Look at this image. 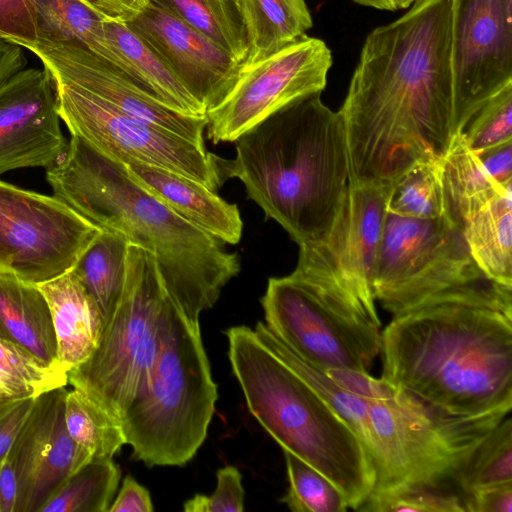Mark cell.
Here are the masks:
<instances>
[{
  "label": "cell",
  "instance_id": "1",
  "mask_svg": "<svg viewBox=\"0 0 512 512\" xmlns=\"http://www.w3.org/2000/svg\"><path fill=\"white\" fill-rule=\"evenodd\" d=\"M452 0H416L363 44L343 117L357 185H392L452 133Z\"/></svg>",
  "mask_w": 512,
  "mask_h": 512
},
{
  "label": "cell",
  "instance_id": "2",
  "mask_svg": "<svg viewBox=\"0 0 512 512\" xmlns=\"http://www.w3.org/2000/svg\"><path fill=\"white\" fill-rule=\"evenodd\" d=\"M53 196L99 227L150 251L173 300L199 317L238 275L223 242L185 220L128 173L125 165L71 135L65 154L46 168Z\"/></svg>",
  "mask_w": 512,
  "mask_h": 512
},
{
  "label": "cell",
  "instance_id": "3",
  "mask_svg": "<svg viewBox=\"0 0 512 512\" xmlns=\"http://www.w3.org/2000/svg\"><path fill=\"white\" fill-rule=\"evenodd\" d=\"M382 378L449 416L512 408V315L444 303L393 316L381 332Z\"/></svg>",
  "mask_w": 512,
  "mask_h": 512
},
{
  "label": "cell",
  "instance_id": "4",
  "mask_svg": "<svg viewBox=\"0 0 512 512\" xmlns=\"http://www.w3.org/2000/svg\"><path fill=\"white\" fill-rule=\"evenodd\" d=\"M233 159L218 157L223 181L239 179L248 198L298 246L323 239L333 227L351 181L340 111L321 92L275 112L236 141Z\"/></svg>",
  "mask_w": 512,
  "mask_h": 512
},
{
  "label": "cell",
  "instance_id": "5",
  "mask_svg": "<svg viewBox=\"0 0 512 512\" xmlns=\"http://www.w3.org/2000/svg\"><path fill=\"white\" fill-rule=\"evenodd\" d=\"M232 371L250 413L279 443L332 481L350 509L375 488L373 464L347 422L257 336L254 329L226 331Z\"/></svg>",
  "mask_w": 512,
  "mask_h": 512
},
{
  "label": "cell",
  "instance_id": "6",
  "mask_svg": "<svg viewBox=\"0 0 512 512\" xmlns=\"http://www.w3.org/2000/svg\"><path fill=\"white\" fill-rule=\"evenodd\" d=\"M217 397L199 317L173 300L150 380L120 420L132 457L149 467L185 465L207 436Z\"/></svg>",
  "mask_w": 512,
  "mask_h": 512
},
{
  "label": "cell",
  "instance_id": "7",
  "mask_svg": "<svg viewBox=\"0 0 512 512\" xmlns=\"http://www.w3.org/2000/svg\"><path fill=\"white\" fill-rule=\"evenodd\" d=\"M364 399L375 445L373 491L440 485L510 412L449 416L367 372L325 370Z\"/></svg>",
  "mask_w": 512,
  "mask_h": 512
},
{
  "label": "cell",
  "instance_id": "8",
  "mask_svg": "<svg viewBox=\"0 0 512 512\" xmlns=\"http://www.w3.org/2000/svg\"><path fill=\"white\" fill-rule=\"evenodd\" d=\"M372 291L393 316L444 303H470L512 315V287L487 278L463 231L444 216L421 220L387 213Z\"/></svg>",
  "mask_w": 512,
  "mask_h": 512
},
{
  "label": "cell",
  "instance_id": "9",
  "mask_svg": "<svg viewBox=\"0 0 512 512\" xmlns=\"http://www.w3.org/2000/svg\"><path fill=\"white\" fill-rule=\"evenodd\" d=\"M172 302L153 254L129 243L120 300L93 354L67 373L68 383L120 421L150 380Z\"/></svg>",
  "mask_w": 512,
  "mask_h": 512
},
{
  "label": "cell",
  "instance_id": "10",
  "mask_svg": "<svg viewBox=\"0 0 512 512\" xmlns=\"http://www.w3.org/2000/svg\"><path fill=\"white\" fill-rule=\"evenodd\" d=\"M261 304L267 327L318 368L369 373L380 354L381 323L293 273L269 278Z\"/></svg>",
  "mask_w": 512,
  "mask_h": 512
},
{
  "label": "cell",
  "instance_id": "11",
  "mask_svg": "<svg viewBox=\"0 0 512 512\" xmlns=\"http://www.w3.org/2000/svg\"><path fill=\"white\" fill-rule=\"evenodd\" d=\"M391 186L350 181L333 227L323 239L299 245L298 262L292 272L376 323L381 322L372 274Z\"/></svg>",
  "mask_w": 512,
  "mask_h": 512
},
{
  "label": "cell",
  "instance_id": "12",
  "mask_svg": "<svg viewBox=\"0 0 512 512\" xmlns=\"http://www.w3.org/2000/svg\"><path fill=\"white\" fill-rule=\"evenodd\" d=\"M100 231L57 197L0 180V273L36 285L54 279Z\"/></svg>",
  "mask_w": 512,
  "mask_h": 512
},
{
  "label": "cell",
  "instance_id": "13",
  "mask_svg": "<svg viewBox=\"0 0 512 512\" xmlns=\"http://www.w3.org/2000/svg\"><path fill=\"white\" fill-rule=\"evenodd\" d=\"M58 113L71 135L106 155L159 166L190 177L209 189L224 183L215 154L182 136L131 117L96 96L53 81Z\"/></svg>",
  "mask_w": 512,
  "mask_h": 512
},
{
  "label": "cell",
  "instance_id": "14",
  "mask_svg": "<svg viewBox=\"0 0 512 512\" xmlns=\"http://www.w3.org/2000/svg\"><path fill=\"white\" fill-rule=\"evenodd\" d=\"M331 65L326 43L308 35L263 59L243 64L231 90L206 112L208 139L214 144L235 142L290 103L322 92Z\"/></svg>",
  "mask_w": 512,
  "mask_h": 512
},
{
  "label": "cell",
  "instance_id": "15",
  "mask_svg": "<svg viewBox=\"0 0 512 512\" xmlns=\"http://www.w3.org/2000/svg\"><path fill=\"white\" fill-rule=\"evenodd\" d=\"M452 135L512 83V0H452Z\"/></svg>",
  "mask_w": 512,
  "mask_h": 512
},
{
  "label": "cell",
  "instance_id": "16",
  "mask_svg": "<svg viewBox=\"0 0 512 512\" xmlns=\"http://www.w3.org/2000/svg\"><path fill=\"white\" fill-rule=\"evenodd\" d=\"M53 81L78 87L121 112L205 147L206 115H190L162 103L112 63L69 42L39 39L27 48Z\"/></svg>",
  "mask_w": 512,
  "mask_h": 512
},
{
  "label": "cell",
  "instance_id": "17",
  "mask_svg": "<svg viewBox=\"0 0 512 512\" xmlns=\"http://www.w3.org/2000/svg\"><path fill=\"white\" fill-rule=\"evenodd\" d=\"M65 386L44 392L33 407L7 458L17 479L15 512H39L53 492L92 459L67 431Z\"/></svg>",
  "mask_w": 512,
  "mask_h": 512
},
{
  "label": "cell",
  "instance_id": "18",
  "mask_svg": "<svg viewBox=\"0 0 512 512\" xmlns=\"http://www.w3.org/2000/svg\"><path fill=\"white\" fill-rule=\"evenodd\" d=\"M53 80L43 68L22 69L0 83V175L55 164L68 141L60 127Z\"/></svg>",
  "mask_w": 512,
  "mask_h": 512
},
{
  "label": "cell",
  "instance_id": "19",
  "mask_svg": "<svg viewBox=\"0 0 512 512\" xmlns=\"http://www.w3.org/2000/svg\"><path fill=\"white\" fill-rule=\"evenodd\" d=\"M126 23L157 53L206 112L236 82L243 64L210 38L151 2Z\"/></svg>",
  "mask_w": 512,
  "mask_h": 512
},
{
  "label": "cell",
  "instance_id": "20",
  "mask_svg": "<svg viewBox=\"0 0 512 512\" xmlns=\"http://www.w3.org/2000/svg\"><path fill=\"white\" fill-rule=\"evenodd\" d=\"M122 163L136 182L185 220L223 243L240 241L243 221L237 205L185 175L133 159Z\"/></svg>",
  "mask_w": 512,
  "mask_h": 512
},
{
  "label": "cell",
  "instance_id": "21",
  "mask_svg": "<svg viewBox=\"0 0 512 512\" xmlns=\"http://www.w3.org/2000/svg\"><path fill=\"white\" fill-rule=\"evenodd\" d=\"M37 286L50 309L58 362L68 373L97 348L103 330L101 314L72 270Z\"/></svg>",
  "mask_w": 512,
  "mask_h": 512
},
{
  "label": "cell",
  "instance_id": "22",
  "mask_svg": "<svg viewBox=\"0 0 512 512\" xmlns=\"http://www.w3.org/2000/svg\"><path fill=\"white\" fill-rule=\"evenodd\" d=\"M104 31L110 63L167 106L185 114L206 115L205 108L127 23L106 19Z\"/></svg>",
  "mask_w": 512,
  "mask_h": 512
},
{
  "label": "cell",
  "instance_id": "23",
  "mask_svg": "<svg viewBox=\"0 0 512 512\" xmlns=\"http://www.w3.org/2000/svg\"><path fill=\"white\" fill-rule=\"evenodd\" d=\"M0 338L22 347L47 365L61 367L44 295L36 284L6 273H0Z\"/></svg>",
  "mask_w": 512,
  "mask_h": 512
},
{
  "label": "cell",
  "instance_id": "24",
  "mask_svg": "<svg viewBox=\"0 0 512 512\" xmlns=\"http://www.w3.org/2000/svg\"><path fill=\"white\" fill-rule=\"evenodd\" d=\"M441 184L443 216L462 231L470 218L512 187V182L501 184L491 176L463 132L452 135L442 156Z\"/></svg>",
  "mask_w": 512,
  "mask_h": 512
},
{
  "label": "cell",
  "instance_id": "25",
  "mask_svg": "<svg viewBox=\"0 0 512 512\" xmlns=\"http://www.w3.org/2000/svg\"><path fill=\"white\" fill-rule=\"evenodd\" d=\"M463 234L482 273L496 283L512 287V187L470 218Z\"/></svg>",
  "mask_w": 512,
  "mask_h": 512
},
{
  "label": "cell",
  "instance_id": "26",
  "mask_svg": "<svg viewBox=\"0 0 512 512\" xmlns=\"http://www.w3.org/2000/svg\"><path fill=\"white\" fill-rule=\"evenodd\" d=\"M248 39L243 64L263 59L306 36L312 17L305 0H242Z\"/></svg>",
  "mask_w": 512,
  "mask_h": 512
},
{
  "label": "cell",
  "instance_id": "27",
  "mask_svg": "<svg viewBox=\"0 0 512 512\" xmlns=\"http://www.w3.org/2000/svg\"><path fill=\"white\" fill-rule=\"evenodd\" d=\"M129 243L122 233L101 229L72 269L96 304L103 325L114 312L124 289Z\"/></svg>",
  "mask_w": 512,
  "mask_h": 512
},
{
  "label": "cell",
  "instance_id": "28",
  "mask_svg": "<svg viewBox=\"0 0 512 512\" xmlns=\"http://www.w3.org/2000/svg\"><path fill=\"white\" fill-rule=\"evenodd\" d=\"M37 19L39 39L80 45L111 61L104 21L84 0H29Z\"/></svg>",
  "mask_w": 512,
  "mask_h": 512
},
{
  "label": "cell",
  "instance_id": "29",
  "mask_svg": "<svg viewBox=\"0 0 512 512\" xmlns=\"http://www.w3.org/2000/svg\"><path fill=\"white\" fill-rule=\"evenodd\" d=\"M199 31L243 64L248 54L242 0H149Z\"/></svg>",
  "mask_w": 512,
  "mask_h": 512
},
{
  "label": "cell",
  "instance_id": "30",
  "mask_svg": "<svg viewBox=\"0 0 512 512\" xmlns=\"http://www.w3.org/2000/svg\"><path fill=\"white\" fill-rule=\"evenodd\" d=\"M120 478L112 458H92L53 492L39 512H108Z\"/></svg>",
  "mask_w": 512,
  "mask_h": 512
},
{
  "label": "cell",
  "instance_id": "31",
  "mask_svg": "<svg viewBox=\"0 0 512 512\" xmlns=\"http://www.w3.org/2000/svg\"><path fill=\"white\" fill-rule=\"evenodd\" d=\"M442 156L417 161L392 184L388 213L421 220L443 216Z\"/></svg>",
  "mask_w": 512,
  "mask_h": 512
},
{
  "label": "cell",
  "instance_id": "32",
  "mask_svg": "<svg viewBox=\"0 0 512 512\" xmlns=\"http://www.w3.org/2000/svg\"><path fill=\"white\" fill-rule=\"evenodd\" d=\"M68 384L67 372L42 362L22 347L0 338V405Z\"/></svg>",
  "mask_w": 512,
  "mask_h": 512
},
{
  "label": "cell",
  "instance_id": "33",
  "mask_svg": "<svg viewBox=\"0 0 512 512\" xmlns=\"http://www.w3.org/2000/svg\"><path fill=\"white\" fill-rule=\"evenodd\" d=\"M64 417L72 439L92 458H112L126 444L121 422L75 388L66 392Z\"/></svg>",
  "mask_w": 512,
  "mask_h": 512
},
{
  "label": "cell",
  "instance_id": "34",
  "mask_svg": "<svg viewBox=\"0 0 512 512\" xmlns=\"http://www.w3.org/2000/svg\"><path fill=\"white\" fill-rule=\"evenodd\" d=\"M463 495L512 482V420L504 418L451 477Z\"/></svg>",
  "mask_w": 512,
  "mask_h": 512
},
{
  "label": "cell",
  "instance_id": "35",
  "mask_svg": "<svg viewBox=\"0 0 512 512\" xmlns=\"http://www.w3.org/2000/svg\"><path fill=\"white\" fill-rule=\"evenodd\" d=\"M289 487L281 499L293 512H345L349 508L341 490L317 469L283 450Z\"/></svg>",
  "mask_w": 512,
  "mask_h": 512
},
{
  "label": "cell",
  "instance_id": "36",
  "mask_svg": "<svg viewBox=\"0 0 512 512\" xmlns=\"http://www.w3.org/2000/svg\"><path fill=\"white\" fill-rule=\"evenodd\" d=\"M358 511L464 512L463 500L440 485H404L372 491Z\"/></svg>",
  "mask_w": 512,
  "mask_h": 512
},
{
  "label": "cell",
  "instance_id": "37",
  "mask_svg": "<svg viewBox=\"0 0 512 512\" xmlns=\"http://www.w3.org/2000/svg\"><path fill=\"white\" fill-rule=\"evenodd\" d=\"M463 134L476 153L512 140V83L481 106Z\"/></svg>",
  "mask_w": 512,
  "mask_h": 512
},
{
  "label": "cell",
  "instance_id": "38",
  "mask_svg": "<svg viewBox=\"0 0 512 512\" xmlns=\"http://www.w3.org/2000/svg\"><path fill=\"white\" fill-rule=\"evenodd\" d=\"M217 486L211 495L196 494L184 503L186 512H242L244 488L239 470L227 465L217 471Z\"/></svg>",
  "mask_w": 512,
  "mask_h": 512
},
{
  "label": "cell",
  "instance_id": "39",
  "mask_svg": "<svg viewBox=\"0 0 512 512\" xmlns=\"http://www.w3.org/2000/svg\"><path fill=\"white\" fill-rule=\"evenodd\" d=\"M0 38L26 49L38 42L36 14L29 0H0Z\"/></svg>",
  "mask_w": 512,
  "mask_h": 512
},
{
  "label": "cell",
  "instance_id": "40",
  "mask_svg": "<svg viewBox=\"0 0 512 512\" xmlns=\"http://www.w3.org/2000/svg\"><path fill=\"white\" fill-rule=\"evenodd\" d=\"M35 398L0 405V466L29 417Z\"/></svg>",
  "mask_w": 512,
  "mask_h": 512
},
{
  "label": "cell",
  "instance_id": "41",
  "mask_svg": "<svg viewBox=\"0 0 512 512\" xmlns=\"http://www.w3.org/2000/svg\"><path fill=\"white\" fill-rule=\"evenodd\" d=\"M462 500L466 512H511L512 482L478 489Z\"/></svg>",
  "mask_w": 512,
  "mask_h": 512
},
{
  "label": "cell",
  "instance_id": "42",
  "mask_svg": "<svg viewBox=\"0 0 512 512\" xmlns=\"http://www.w3.org/2000/svg\"><path fill=\"white\" fill-rule=\"evenodd\" d=\"M153 503L149 491L131 475H127L112 502L109 512H152Z\"/></svg>",
  "mask_w": 512,
  "mask_h": 512
},
{
  "label": "cell",
  "instance_id": "43",
  "mask_svg": "<svg viewBox=\"0 0 512 512\" xmlns=\"http://www.w3.org/2000/svg\"><path fill=\"white\" fill-rule=\"evenodd\" d=\"M478 155L497 182H512V140L482 151Z\"/></svg>",
  "mask_w": 512,
  "mask_h": 512
},
{
  "label": "cell",
  "instance_id": "44",
  "mask_svg": "<svg viewBox=\"0 0 512 512\" xmlns=\"http://www.w3.org/2000/svg\"><path fill=\"white\" fill-rule=\"evenodd\" d=\"M110 20L129 22L149 4V0H84Z\"/></svg>",
  "mask_w": 512,
  "mask_h": 512
},
{
  "label": "cell",
  "instance_id": "45",
  "mask_svg": "<svg viewBox=\"0 0 512 512\" xmlns=\"http://www.w3.org/2000/svg\"><path fill=\"white\" fill-rule=\"evenodd\" d=\"M17 490L16 475L6 457L0 466V512H15Z\"/></svg>",
  "mask_w": 512,
  "mask_h": 512
},
{
  "label": "cell",
  "instance_id": "46",
  "mask_svg": "<svg viewBox=\"0 0 512 512\" xmlns=\"http://www.w3.org/2000/svg\"><path fill=\"white\" fill-rule=\"evenodd\" d=\"M25 65L22 47L0 38V83L24 69Z\"/></svg>",
  "mask_w": 512,
  "mask_h": 512
},
{
  "label": "cell",
  "instance_id": "47",
  "mask_svg": "<svg viewBox=\"0 0 512 512\" xmlns=\"http://www.w3.org/2000/svg\"><path fill=\"white\" fill-rule=\"evenodd\" d=\"M362 6L379 10L396 11L410 7L416 0H352Z\"/></svg>",
  "mask_w": 512,
  "mask_h": 512
}]
</instances>
